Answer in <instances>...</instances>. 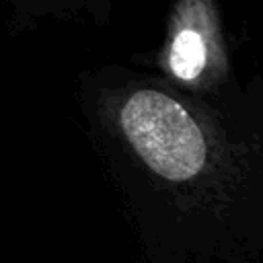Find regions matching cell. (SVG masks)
Segmentation results:
<instances>
[{
    "label": "cell",
    "mask_w": 263,
    "mask_h": 263,
    "mask_svg": "<svg viewBox=\"0 0 263 263\" xmlns=\"http://www.w3.org/2000/svg\"><path fill=\"white\" fill-rule=\"evenodd\" d=\"M10 4V23L16 27L29 25L37 16H45L49 12H58L66 0H6Z\"/></svg>",
    "instance_id": "cell-3"
},
{
    "label": "cell",
    "mask_w": 263,
    "mask_h": 263,
    "mask_svg": "<svg viewBox=\"0 0 263 263\" xmlns=\"http://www.w3.org/2000/svg\"><path fill=\"white\" fill-rule=\"evenodd\" d=\"M162 70L191 90H210L228 74L216 0H177L160 53Z\"/></svg>",
    "instance_id": "cell-2"
},
{
    "label": "cell",
    "mask_w": 263,
    "mask_h": 263,
    "mask_svg": "<svg viewBox=\"0 0 263 263\" xmlns=\"http://www.w3.org/2000/svg\"><path fill=\"white\" fill-rule=\"evenodd\" d=\"M111 117L134 154L168 181H191L216 162L214 142L197 117L158 88L125 92Z\"/></svg>",
    "instance_id": "cell-1"
}]
</instances>
